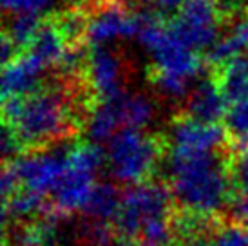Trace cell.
I'll use <instances>...</instances> for the list:
<instances>
[{"label": "cell", "mask_w": 248, "mask_h": 246, "mask_svg": "<svg viewBox=\"0 0 248 246\" xmlns=\"http://www.w3.org/2000/svg\"><path fill=\"white\" fill-rule=\"evenodd\" d=\"M75 100L67 85H40L31 94L4 98L2 120L26 151H42L73 136L78 127Z\"/></svg>", "instance_id": "obj_1"}, {"label": "cell", "mask_w": 248, "mask_h": 246, "mask_svg": "<svg viewBox=\"0 0 248 246\" xmlns=\"http://www.w3.org/2000/svg\"><path fill=\"white\" fill-rule=\"evenodd\" d=\"M167 172L179 208L217 214L234 198L230 157H221L217 152H170Z\"/></svg>", "instance_id": "obj_2"}, {"label": "cell", "mask_w": 248, "mask_h": 246, "mask_svg": "<svg viewBox=\"0 0 248 246\" xmlns=\"http://www.w3.org/2000/svg\"><path fill=\"white\" fill-rule=\"evenodd\" d=\"M163 139L140 129L124 127L107 143V163L112 178L124 184L147 183L163 156Z\"/></svg>", "instance_id": "obj_3"}, {"label": "cell", "mask_w": 248, "mask_h": 246, "mask_svg": "<svg viewBox=\"0 0 248 246\" xmlns=\"http://www.w3.org/2000/svg\"><path fill=\"white\" fill-rule=\"evenodd\" d=\"M174 196L170 186L158 181H147L124 192L122 206L112 226L118 239L138 243L141 228L154 217H169L174 212Z\"/></svg>", "instance_id": "obj_4"}, {"label": "cell", "mask_w": 248, "mask_h": 246, "mask_svg": "<svg viewBox=\"0 0 248 246\" xmlns=\"http://www.w3.org/2000/svg\"><path fill=\"white\" fill-rule=\"evenodd\" d=\"M221 18L214 0H186L179 13L169 20L172 33L194 51L210 49L219 38Z\"/></svg>", "instance_id": "obj_5"}, {"label": "cell", "mask_w": 248, "mask_h": 246, "mask_svg": "<svg viewBox=\"0 0 248 246\" xmlns=\"http://www.w3.org/2000/svg\"><path fill=\"white\" fill-rule=\"evenodd\" d=\"M71 145L56 147L53 151H36L29 156H20L4 163L11 165L20 186L46 196L55 190V186L67 170Z\"/></svg>", "instance_id": "obj_6"}, {"label": "cell", "mask_w": 248, "mask_h": 246, "mask_svg": "<svg viewBox=\"0 0 248 246\" xmlns=\"http://www.w3.org/2000/svg\"><path fill=\"white\" fill-rule=\"evenodd\" d=\"M141 28L140 13H132L118 0H104L91 6V20L87 29V46L102 47L116 38L138 36Z\"/></svg>", "instance_id": "obj_7"}, {"label": "cell", "mask_w": 248, "mask_h": 246, "mask_svg": "<svg viewBox=\"0 0 248 246\" xmlns=\"http://www.w3.org/2000/svg\"><path fill=\"white\" fill-rule=\"evenodd\" d=\"M170 152L198 154V152H217L227 141V130L219 123H205L186 114L174 118L170 125Z\"/></svg>", "instance_id": "obj_8"}, {"label": "cell", "mask_w": 248, "mask_h": 246, "mask_svg": "<svg viewBox=\"0 0 248 246\" xmlns=\"http://www.w3.org/2000/svg\"><path fill=\"white\" fill-rule=\"evenodd\" d=\"M85 80L93 94L96 96L98 103L109 102V100L122 96L125 92L122 58L105 46L89 47Z\"/></svg>", "instance_id": "obj_9"}, {"label": "cell", "mask_w": 248, "mask_h": 246, "mask_svg": "<svg viewBox=\"0 0 248 246\" xmlns=\"http://www.w3.org/2000/svg\"><path fill=\"white\" fill-rule=\"evenodd\" d=\"M94 176L89 172H82L67 167L65 174L58 181L55 190L51 192V208L60 215H69L76 210H83L91 194L94 190Z\"/></svg>", "instance_id": "obj_10"}, {"label": "cell", "mask_w": 248, "mask_h": 246, "mask_svg": "<svg viewBox=\"0 0 248 246\" xmlns=\"http://www.w3.org/2000/svg\"><path fill=\"white\" fill-rule=\"evenodd\" d=\"M228 102L225 94L221 92V87L216 76H205L190 92L186 100V116L196 118L205 123H219L225 120L228 110Z\"/></svg>", "instance_id": "obj_11"}, {"label": "cell", "mask_w": 248, "mask_h": 246, "mask_svg": "<svg viewBox=\"0 0 248 246\" xmlns=\"http://www.w3.org/2000/svg\"><path fill=\"white\" fill-rule=\"evenodd\" d=\"M44 65L35 56L24 51L13 62L4 65L2 71V100L11 96H26L36 91L40 85Z\"/></svg>", "instance_id": "obj_12"}, {"label": "cell", "mask_w": 248, "mask_h": 246, "mask_svg": "<svg viewBox=\"0 0 248 246\" xmlns=\"http://www.w3.org/2000/svg\"><path fill=\"white\" fill-rule=\"evenodd\" d=\"M214 76L228 105L248 100V55L235 56L223 67L216 69Z\"/></svg>", "instance_id": "obj_13"}, {"label": "cell", "mask_w": 248, "mask_h": 246, "mask_svg": "<svg viewBox=\"0 0 248 246\" xmlns=\"http://www.w3.org/2000/svg\"><path fill=\"white\" fill-rule=\"evenodd\" d=\"M49 20L56 26L63 36L65 44L73 46H83L87 44V29L91 20V6L87 4H75V6L62 9L58 13L49 15Z\"/></svg>", "instance_id": "obj_14"}, {"label": "cell", "mask_w": 248, "mask_h": 246, "mask_svg": "<svg viewBox=\"0 0 248 246\" xmlns=\"http://www.w3.org/2000/svg\"><path fill=\"white\" fill-rule=\"evenodd\" d=\"M49 206L51 203H46V198L42 194L20 186L11 198L4 199V226L9 223H28L29 217H38L49 210Z\"/></svg>", "instance_id": "obj_15"}, {"label": "cell", "mask_w": 248, "mask_h": 246, "mask_svg": "<svg viewBox=\"0 0 248 246\" xmlns=\"http://www.w3.org/2000/svg\"><path fill=\"white\" fill-rule=\"evenodd\" d=\"M67 47L69 46L65 44L60 31L47 16V18H44L38 33L26 51L35 56L44 67H49V65H58L62 62Z\"/></svg>", "instance_id": "obj_16"}, {"label": "cell", "mask_w": 248, "mask_h": 246, "mask_svg": "<svg viewBox=\"0 0 248 246\" xmlns=\"http://www.w3.org/2000/svg\"><path fill=\"white\" fill-rule=\"evenodd\" d=\"M85 125H87V134L93 143H105V141L109 143L112 136L120 130V127H124L122 116H120V107H118V98L98 103L89 114Z\"/></svg>", "instance_id": "obj_17"}, {"label": "cell", "mask_w": 248, "mask_h": 246, "mask_svg": "<svg viewBox=\"0 0 248 246\" xmlns=\"http://www.w3.org/2000/svg\"><path fill=\"white\" fill-rule=\"evenodd\" d=\"M122 199L124 194H120V190L112 183H98L82 212L89 219L112 223L120 212Z\"/></svg>", "instance_id": "obj_18"}, {"label": "cell", "mask_w": 248, "mask_h": 246, "mask_svg": "<svg viewBox=\"0 0 248 246\" xmlns=\"http://www.w3.org/2000/svg\"><path fill=\"white\" fill-rule=\"evenodd\" d=\"M118 107L124 127L143 129L154 118V103L145 94H127L118 96Z\"/></svg>", "instance_id": "obj_19"}, {"label": "cell", "mask_w": 248, "mask_h": 246, "mask_svg": "<svg viewBox=\"0 0 248 246\" xmlns=\"http://www.w3.org/2000/svg\"><path fill=\"white\" fill-rule=\"evenodd\" d=\"M225 130L227 138L232 141L237 152L248 149V100L232 103L225 114Z\"/></svg>", "instance_id": "obj_20"}, {"label": "cell", "mask_w": 248, "mask_h": 246, "mask_svg": "<svg viewBox=\"0 0 248 246\" xmlns=\"http://www.w3.org/2000/svg\"><path fill=\"white\" fill-rule=\"evenodd\" d=\"M42 22L44 18H40V15H13L4 34L13 42L20 53H24L36 36Z\"/></svg>", "instance_id": "obj_21"}, {"label": "cell", "mask_w": 248, "mask_h": 246, "mask_svg": "<svg viewBox=\"0 0 248 246\" xmlns=\"http://www.w3.org/2000/svg\"><path fill=\"white\" fill-rule=\"evenodd\" d=\"M149 80L161 94L169 96V98H183L190 92V80H185L181 76L170 75V73H163L158 69H152L149 73Z\"/></svg>", "instance_id": "obj_22"}, {"label": "cell", "mask_w": 248, "mask_h": 246, "mask_svg": "<svg viewBox=\"0 0 248 246\" xmlns=\"http://www.w3.org/2000/svg\"><path fill=\"white\" fill-rule=\"evenodd\" d=\"M210 246H248V228L237 223H223L214 233Z\"/></svg>", "instance_id": "obj_23"}, {"label": "cell", "mask_w": 248, "mask_h": 246, "mask_svg": "<svg viewBox=\"0 0 248 246\" xmlns=\"http://www.w3.org/2000/svg\"><path fill=\"white\" fill-rule=\"evenodd\" d=\"M230 174L237 194L248 196V149L239 151L234 157H230Z\"/></svg>", "instance_id": "obj_24"}, {"label": "cell", "mask_w": 248, "mask_h": 246, "mask_svg": "<svg viewBox=\"0 0 248 246\" xmlns=\"http://www.w3.org/2000/svg\"><path fill=\"white\" fill-rule=\"evenodd\" d=\"M51 0H2L4 11L13 15H40Z\"/></svg>", "instance_id": "obj_25"}, {"label": "cell", "mask_w": 248, "mask_h": 246, "mask_svg": "<svg viewBox=\"0 0 248 246\" xmlns=\"http://www.w3.org/2000/svg\"><path fill=\"white\" fill-rule=\"evenodd\" d=\"M26 151L22 147L20 139L16 138L13 130L4 125V130H2V154H4V161H13L16 157H20L22 152Z\"/></svg>", "instance_id": "obj_26"}, {"label": "cell", "mask_w": 248, "mask_h": 246, "mask_svg": "<svg viewBox=\"0 0 248 246\" xmlns=\"http://www.w3.org/2000/svg\"><path fill=\"white\" fill-rule=\"evenodd\" d=\"M228 206H230L232 223H237V225L248 228V196L234 194V198L230 199Z\"/></svg>", "instance_id": "obj_27"}, {"label": "cell", "mask_w": 248, "mask_h": 246, "mask_svg": "<svg viewBox=\"0 0 248 246\" xmlns=\"http://www.w3.org/2000/svg\"><path fill=\"white\" fill-rule=\"evenodd\" d=\"M223 20H232L237 15H247L248 0H214Z\"/></svg>", "instance_id": "obj_28"}, {"label": "cell", "mask_w": 248, "mask_h": 246, "mask_svg": "<svg viewBox=\"0 0 248 246\" xmlns=\"http://www.w3.org/2000/svg\"><path fill=\"white\" fill-rule=\"evenodd\" d=\"M151 2H152V9L158 15H161L163 18H167V16H170L174 13L178 15L179 9L185 6L186 0H151Z\"/></svg>", "instance_id": "obj_29"}, {"label": "cell", "mask_w": 248, "mask_h": 246, "mask_svg": "<svg viewBox=\"0 0 248 246\" xmlns=\"http://www.w3.org/2000/svg\"><path fill=\"white\" fill-rule=\"evenodd\" d=\"M234 34V38L237 40V44L241 46V51L248 55V11L247 15H243L239 20L235 22L234 29L230 31Z\"/></svg>", "instance_id": "obj_30"}, {"label": "cell", "mask_w": 248, "mask_h": 246, "mask_svg": "<svg viewBox=\"0 0 248 246\" xmlns=\"http://www.w3.org/2000/svg\"><path fill=\"white\" fill-rule=\"evenodd\" d=\"M4 246H11V245H9V243H7V241H6V243H4Z\"/></svg>", "instance_id": "obj_31"}, {"label": "cell", "mask_w": 248, "mask_h": 246, "mask_svg": "<svg viewBox=\"0 0 248 246\" xmlns=\"http://www.w3.org/2000/svg\"><path fill=\"white\" fill-rule=\"evenodd\" d=\"M140 246H149V245H140Z\"/></svg>", "instance_id": "obj_32"}]
</instances>
